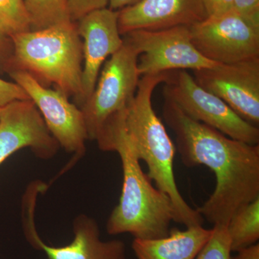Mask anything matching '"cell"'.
Segmentation results:
<instances>
[{
  "instance_id": "cell-25",
  "label": "cell",
  "mask_w": 259,
  "mask_h": 259,
  "mask_svg": "<svg viewBox=\"0 0 259 259\" xmlns=\"http://www.w3.org/2000/svg\"><path fill=\"white\" fill-rule=\"evenodd\" d=\"M236 255L232 259H259L258 243L236 252Z\"/></svg>"
},
{
  "instance_id": "cell-17",
  "label": "cell",
  "mask_w": 259,
  "mask_h": 259,
  "mask_svg": "<svg viewBox=\"0 0 259 259\" xmlns=\"http://www.w3.org/2000/svg\"><path fill=\"white\" fill-rule=\"evenodd\" d=\"M24 3L30 18V30L71 21L66 0H24Z\"/></svg>"
},
{
  "instance_id": "cell-4",
  "label": "cell",
  "mask_w": 259,
  "mask_h": 259,
  "mask_svg": "<svg viewBox=\"0 0 259 259\" xmlns=\"http://www.w3.org/2000/svg\"><path fill=\"white\" fill-rule=\"evenodd\" d=\"M13 53L6 73L20 70L42 86L54 85L80 106L83 45L77 25L68 22L10 36Z\"/></svg>"
},
{
  "instance_id": "cell-14",
  "label": "cell",
  "mask_w": 259,
  "mask_h": 259,
  "mask_svg": "<svg viewBox=\"0 0 259 259\" xmlns=\"http://www.w3.org/2000/svg\"><path fill=\"white\" fill-rule=\"evenodd\" d=\"M207 18L202 0H141L118 11L120 35L188 26Z\"/></svg>"
},
{
  "instance_id": "cell-18",
  "label": "cell",
  "mask_w": 259,
  "mask_h": 259,
  "mask_svg": "<svg viewBox=\"0 0 259 259\" xmlns=\"http://www.w3.org/2000/svg\"><path fill=\"white\" fill-rule=\"evenodd\" d=\"M0 30L10 37L30 31V18L24 0H0Z\"/></svg>"
},
{
  "instance_id": "cell-24",
  "label": "cell",
  "mask_w": 259,
  "mask_h": 259,
  "mask_svg": "<svg viewBox=\"0 0 259 259\" xmlns=\"http://www.w3.org/2000/svg\"><path fill=\"white\" fill-rule=\"evenodd\" d=\"M207 17L215 16L231 11L234 0H202Z\"/></svg>"
},
{
  "instance_id": "cell-8",
  "label": "cell",
  "mask_w": 259,
  "mask_h": 259,
  "mask_svg": "<svg viewBox=\"0 0 259 259\" xmlns=\"http://www.w3.org/2000/svg\"><path fill=\"white\" fill-rule=\"evenodd\" d=\"M122 38L139 54L138 69L141 77L176 70L194 71L218 64L206 59L194 47L188 26L134 30Z\"/></svg>"
},
{
  "instance_id": "cell-12",
  "label": "cell",
  "mask_w": 259,
  "mask_h": 259,
  "mask_svg": "<svg viewBox=\"0 0 259 259\" xmlns=\"http://www.w3.org/2000/svg\"><path fill=\"white\" fill-rule=\"evenodd\" d=\"M59 146L31 100H15L0 107V165L25 148L37 157L49 159Z\"/></svg>"
},
{
  "instance_id": "cell-19",
  "label": "cell",
  "mask_w": 259,
  "mask_h": 259,
  "mask_svg": "<svg viewBox=\"0 0 259 259\" xmlns=\"http://www.w3.org/2000/svg\"><path fill=\"white\" fill-rule=\"evenodd\" d=\"M212 236L195 259H232L231 241L226 226H213Z\"/></svg>"
},
{
  "instance_id": "cell-3",
  "label": "cell",
  "mask_w": 259,
  "mask_h": 259,
  "mask_svg": "<svg viewBox=\"0 0 259 259\" xmlns=\"http://www.w3.org/2000/svg\"><path fill=\"white\" fill-rule=\"evenodd\" d=\"M168 72L140 78L137 91L126 111L125 128L136 156L147 165L148 176L171 199L176 222L187 228L202 226L204 218L186 202L177 187L174 171L176 146L153 110V91L164 82Z\"/></svg>"
},
{
  "instance_id": "cell-6",
  "label": "cell",
  "mask_w": 259,
  "mask_h": 259,
  "mask_svg": "<svg viewBox=\"0 0 259 259\" xmlns=\"http://www.w3.org/2000/svg\"><path fill=\"white\" fill-rule=\"evenodd\" d=\"M163 96L177 104L190 118L218 130L231 139L259 144V128L246 122L221 98L204 90L187 70L169 71Z\"/></svg>"
},
{
  "instance_id": "cell-15",
  "label": "cell",
  "mask_w": 259,
  "mask_h": 259,
  "mask_svg": "<svg viewBox=\"0 0 259 259\" xmlns=\"http://www.w3.org/2000/svg\"><path fill=\"white\" fill-rule=\"evenodd\" d=\"M212 229L202 226L186 230L171 228L168 236L155 239L134 238L136 259H195L212 236Z\"/></svg>"
},
{
  "instance_id": "cell-1",
  "label": "cell",
  "mask_w": 259,
  "mask_h": 259,
  "mask_svg": "<svg viewBox=\"0 0 259 259\" xmlns=\"http://www.w3.org/2000/svg\"><path fill=\"white\" fill-rule=\"evenodd\" d=\"M162 115L176 137L187 167L204 165L214 173V192L197 210L213 226H227L238 210L259 197V144H246L190 118L164 97Z\"/></svg>"
},
{
  "instance_id": "cell-20",
  "label": "cell",
  "mask_w": 259,
  "mask_h": 259,
  "mask_svg": "<svg viewBox=\"0 0 259 259\" xmlns=\"http://www.w3.org/2000/svg\"><path fill=\"white\" fill-rule=\"evenodd\" d=\"M66 3L70 19L76 23L92 12L106 8L108 0H66Z\"/></svg>"
},
{
  "instance_id": "cell-26",
  "label": "cell",
  "mask_w": 259,
  "mask_h": 259,
  "mask_svg": "<svg viewBox=\"0 0 259 259\" xmlns=\"http://www.w3.org/2000/svg\"><path fill=\"white\" fill-rule=\"evenodd\" d=\"M141 0H108L110 9L119 11V10L131 6L139 3Z\"/></svg>"
},
{
  "instance_id": "cell-9",
  "label": "cell",
  "mask_w": 259,
  "mask_h": 259,
  "mask_svg": "<svg viewBox=\"0 0 259 259\" xmlns=\"http://www.w3.org/2000/svg\"><path fill=\"white\" fill-rule=\"evenodd\" d=\"M37 192L27 190L23 201V226L25 238L34 248L41 250L49 259H127L126 245L120 240L104 241L98 224L86 214L74 221V239L64 246L48 245L35 228V209Z\"/></svg>"
},
{
  "instance_id": "cell-22",
  "label": "cell",
  "mask_w": 259,
  "mask_h": 259,
  "mask_svg": "<svg viewBox=\"0 0 259 259\" xmlns=\"http://www.w3.org/2000/svg\"><path fill=\"white\" fill-rule=\"evenodd\" d=\"M233 10L259 23V0H234Z\"/></svg>"
},
{
  "instance_id": "cell-16",
  "label": "cell",
  "mask_w": 259,
  "mask_h": 259,
  "mask_svg": "<svg viewBox=\"0 0 259 259\" xmlns=\"http://www.w3.org/2000/svg\"><path fill=\"white\" fill-rule=\"evenodd\" d=\"M226 227L232 252L239 251L258 243L259 197L238 210Z\"/></svg>"
},
{
  "instance_id": "cell-10",
  "label": "cell",
  "mask_w": 259,
  "mask_h": 259,
  "mask_svg": "<svg viewBox=\"0 0 259 259\" xmlns=\"http://www.w3.org/2000/svg\"><path fill=\"white\" fill-rule=\"evenodd\" d=\"M8 74L35 104L59 146L67 152L82 156L88 136L79 107L71 103L64 93L42 86L25 71L13 70Z\"/></svg>"
},
{
  "instance_id": "cell-5",
  "label": "cell",
  "mask_w": 259,
  "mask_h": 259,
  "mask_svg": "<svg viewBox=\"0 0 259 259\" xmlns=\"http://www.w3.org/2000/svg\"><path fill=\"white\" fill-rule=\"evenodd\" d=\"M138 59L137 51L123 40L122 47L102 66L93 93L79 107L88 139H100L112 117L132 102L141 78Z\"/></svg>"
},
{
  "instance_id": "cell-23",
  "label": "cell",
  "mask_w": 259,
  "mask_h": 259,
  "mask_svg": "<svg viewBox=\"0 0 259 259\" xmlns=\"http://www.w3.org/2000/svg\"><path fill=\"white\" fill-rule=\"evenodd\" d=\"M13 53L11 37L0 30V73H6Z\"/></svg>"
},
{
  "instance_id": "cell-2",
  "label": "cell",
  "mask_w": 259,
  "mask_h": 259,
  "mask_svg": "<svg viewBox=\"0 0 259 259\" xmlns=\"http://www.w3.org/2000/svg\"><path fill=\"white\" fill-rule=\"evenodd\" d=\"M127 110L112 117L97 141L103 151H115L122 163V192L106 225L112 236L130 233L138 239L168 236L176 212L171 199L143 171L125 128Z\"/></svg>"
},
{
  "instance_id": "cell-13",
  "label": "cell",
  "mask_w": 259,
  "mask_h": 259,
  "mask_svg": "<svg viewBox=\"0 0 259 259\" xmlns=\"http://www.w3.org/2000/svg\"><path fill=\"white\" fill-rule=\"evenodd\" d=\"M80 37L83 39L82 99L79 107L95 90L104 63L123 44L118 28V11L110 8L95 10L76 23Z\"/></svg>"
},
{
  "instance_id": "cell-21",
  "label": "cell",
  "mask_w": 259,
  "mask_h": 259,
  "mask_svg": "<svg viewBox=\"0 0 259 259\" xmlns=\"http://www.w3.org/2000/svg\"><path fill=\"white\" fill-rule=\"evenodd\" d=\"M30 100V98L18 84L0 79V107L15 100Z\"/></svg>"
},
{
  "instance_id": "cell-7",
  "label": "cell",
  "mask_w": 259,
  "mask_h": 259,
  "mask_svg": "<svg viewBox=\"0 0 259 259\" xmlns=\"http://www.w3.org/2000/svg\"><path fill=\"white\" fill-rule=\"evenodd\" d=\"M191 40L204 57L232 64L259 57V23L234 10L189 27Z\"/></svg>"
},
{
  "instance_id": "cell-11",
  "label": "cell",
  "mask_w": 259,
  "mask_h": 259,
  "mask_svg": "<svg viewBox=\"0 0 259 259\" xmlns=\"http://www.w3.org/2000/svg\"><path fill=\"white\" fill-rule=\"evenodd\" d=\"M201 88L226 102L242 119L259 124V57L194 70Z\"/></svg>"
}]
</instances>
